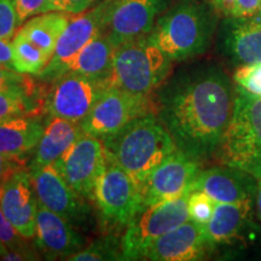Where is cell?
<instances>
[{"label": "cell", "instance_id": "cell-41", "mask_svg": "<svg viewBox=\"0 0 261 261\" xmlns=\"http://www.w3.org/2000/svg\"><path fill=\"white\" fill-rule=\"evenodd\" d=\"M256 16L261 19V5H260V10H259V12H257V15H256Z\"/></svg>", "mask_w": 261, "mask_h": 261}, {"label": "cell", "instance_id": "cell-20", "mask_svg": "<svg viewBox=\"0 0 261 261\" xmlns=\"http://www.w3.org/2000/svg\"><path fill=\"white\" fill-rule=\"evenodd\" d=\"M83 133L81 123L48 115L44 133L33 152L29 171L56 162Z\"/></svg>", "mask_w": 261, "mask_h": 261}, {"label": "cell", "instance_id": "cell-1", "mask_svg": "<svg viewBox=\"0 0 261 261\" xmlns=\"http://www.w3.org/2000/svg\"><path fill=\"white\" fill-rule=\"evenodd\" d=\"M236 90L218 65L177 75L156 97V115L178 150L196 161L214 156L233 112Z\"/></svg>", "mask_w": 261, "mask_h": 261}, {"label": "cell", "instance_id": "cell-10", "mask_svg": "<svg viewBox=\"0 0 261 261\" xmlns=\"http://www.w3.org/2000/svg\"><path fill=\"white\" fill-rule=\"evenodd\" d=\"M200 171V161L189 158L177 149L139 185L142 210L189 195Z\"/></svg>", "mask_w": 261, "mask_h": 261}, {"label": "cell", "instance_id": "cell-19", "mask_svg": "<svg viewBox=\"0 0 261 261\" xmlns=\"http://www.w3.org/2000/svg\"><path fill=\"white\" fill-rule=\"evenodd\" d=\"M221 54L233 65L261 62V19L226 17L220 27Z\"/></svg>", "mask_w": 261, "mask_h": 261}, {"label": "cell", "instance_id": "cell-36", "mask_svg": "<svg viewBox=\"0 0 261 261\" xmlns=\"http://www.w3.org/2000/svg\"><path fill=\"white\" fill-rule=\"evenodd\" d=\"M0 64L14 69V62H12V46L11 41H6L0 39Z\"/></svg>", "mask_w": 261, "mask_h": 261}, {"label": "cell", "instance_id": "cell-17", "mask_svg": "<svg viewBox=\"0 0 261 261\" xmlns=\"http://www.w3.org/2000/svg\"><path fill=\"white\" fill-rule=\"evenodd\" d=\"M0 207L22 237L27 241L35 237L39 203L31 172L21 169L0 188Z\"/></svg>", "mask_w": 261, "mask_h": 261}, {"label": "cell", "instance_id": "cell-27", "mask_svg": "<svg viewBox=\"0 0 261 261\" xmlns=\"http://www.w3.org/2000/svg\"><path fill=\"white\" fill-rule=\"evenodd\" d=\"M70 261H98V260H123L121 242L116 240V237L108 236L100 240L94 241L71 255Z\"/></svg>", "mask_w": 261, "mask_h": 261}, {"label": "cell", "instance_id": "cell-32", "mask_svg": "<svg viewBox=\"0 0 261 261\" xmlns=\"http://www.w3.org/2000/svg\"><path fill=\"white\" fill-rule=\"evenodd\" d=\"M18 25L15 0H0V39L12 41Z\"/></svg>", "mask_w": 261, "mask_h": 261}, {"label": "cell", "instance_id": "cell-21", "mask_svg": "<svg viewBox=\"0 0 261 261\" xmlns=\"http://www.w3.org/2000/svg\"><path fill=\"white\" fill-rule=\"evenodd\" d=\"M45 128L42 116H16L0 121V152L25 160Z\"/></svg>", "mask_w": 261, "mask_h": 261}, {"label": "cell", "instance_id": "cell-8", "mask_svg": "<svg viewBox=\"0 0 261 261\" xmlns=\"http://www.w3.org/2000/svg\"><path fill=\"white\" fill-rule=\"evenodd\" d=\"M156 114V103L151 96H140L110 86L81 121L86 135L103 140L115 135L137 117Z\"/></svg>", "mask_w": 261, "mask_h": 261}, {"label": "cell", "instance_id": "cell-2", "mask_svg": "<svg viewBox=\"0 0 261 261\" xmlns=\"http://www.w3.org/2000/svg\"><path fill=\"white\" fill-rule=\"evenodd\" d=\"M217 27V10L208 0H179L160 16L148 37L172 61L203 55Z\"/></svg>", "mask_w": 261, "mask_h": 261}, {"label": "cell", "instance_id": "cell-35", "mask_svg": "<svg viewBox=\"0 0 261 261\" xmlns=\"http://www.w3.org/2000/svg\"><path fill=\"white\" fill-rule=\"evenodd\" d=\"M32 79L25 74H21L12 68L0 64V91L10 89V87L21 86L31 81Z\"/></svg>", "mask_w": 261, "mask_h": 261}, {"label": "cell", "instance_id": "cell-34", "mask_svg": "<svg viewBox=\"0 0 261 261\" xmlns=\"http://www.w3.org/2000/svg\"><path fill=\"white\" fill-rule=\"evenodd\" d=\"M21 169H25L24 159L0 152V188Z\"/></svg>", "mask_w": 261, "mask_h": 261}, {"label": "cell", "instance_id": "cell-12", "mask_svg": "<svg viewBox=\"0 0 261 261\" xmlns=\"http://www.w3.org/2000/svg\"><path fill=\"white\" fill-rule=\"evenodd\" d=\"M104 163L106 151L102 140L83 133L55 165L77 195L93 202L94 187Z\"/></svg>", "mask_w": 261, "mask_h": 261}, {"label": "cell", "instance_id": "cell-31", "mask_svg": "<svg viewBox=\"0 0 261 261\" xmlns=\"http://www.w3.org/2000/svg\"><path fill=\"white\" fill-rule=\"evenodd\" d=\"M25 241L27 240L22 237L18 233V231L12 226V224L10 223L6 215L4 214V212H3L2 207H0V242L3 243V246L8 250L27 253L39 259L37 256V253L31 247H28Z\"/></svg>", "mask_w": 261, "mask_h": 261}, {"label": "cell", "instance_id": "cell-25", "mask_svg": "<svg viewBox=\"0 0 261 261\" xmlns=\"http://www.w3.org/2000/svg\"><path fill=\"white\" fill-rule=\"evenodd\" d=\"M71 16L74 15L67 12H45L25 21L17 33L41 48L51 60L58 39L69 24Z\"/></svg>", "mask_w": 261, "mask_h": 261}, {"label": "cell", "instance_id": "cell-7", "mask_svg": "<svg viewBox=\"0 0 261 261\" xmlns=\"http://www.w3.org/2000/svg\"><path fill=\"white\" fill-rule=\"evenodd\" d=\"M188 196L143 208L127 225L121 238L123 260H143L148 248L189 220Z\"/></svg>", "mask_w": 261, "mask_h": 261}, {"label": "cell", "instance_id": "cell-29", "mask_svg": "<svg viewBox=\"0 0 261 261\" xmlns=\"http://www.w3.org/2000/svg\"><path fill=\"white\" fill-rule=\"evenodd\" d=\"M217 12L225 17H253L260 10L261 0H211Z\"/></svg>", "mask_w": 261, "mask_h": 261}, {"label": "cell", "instance_id": "cell-39", "mask_svg": "<svg viewBox=\"0 0 261 261\" xmlns=\"http://www.w3.org/2000/svg\"><path fill=\"white\" fill-rule=\"evenodd\" d=\"M256 210H257V215H259L260 220H261V179H259L257 181V191H256Z\"/></svg>", "mask_w": 261, "mask_h": 261}, {"label": "cell", "instance_id": "cell-14", "mask_svg": "<svg viewBox=\"0 0 261 261\" xmlns=\"http://www.w3.org/2000/svg\"><path fill=\"white\" fill-rule=\"evenodd\" d=\"M29 172L39 205L61 215L70 224L87 219L90 207L86 200L69 187L55 162Z\"/></svg>", "mask_w": 261, "mask_h": 261}, {"label": "cell", "instance_id": "cell-23", "mask_svg": "<svg viewBox=\"0 0 261 261\" xmlns=\"http://www.w3.org/2000/svg\"><path fill=\"white\" fill-rule=\"evenodd\" d=\"M114 50L115 46L110 39L103 32H99L76 55L65 73H75L93 79L109 80L113 69Z\"/></svg>", "mask_w": 261, "mask_h": 261}, {"label": "cell", "instance_id": "cell-28", "mask_svg": "<svg viewBox=\"0 0 261 261\" xmlns=\"http://www.w3.org/2000/svg\"><path fill=\"white\" fill-rule=\"evenodd\" d=\"M217 202L203 191L194 190L188 196V213L189 219L196 223L205 225L213 217Z\"/></svg>", "mask_w": 261, "mask_h": 261}, {"label": "cell", "instance_id": "cell-9", "mask_svg": "<svg viewBox=\"0 0 261 261\" xmlns=\"http://www.w3.org/2000/svg\"><path fill=\"white\" fill-rule=\"evenodd\" d=\"M110 86L109 80L65 73L51 81L45 98L46 114L81 123Z\"/></svg>", "mask_w": 261, "mask_h": 261}, {"label": "cell", "instance_id": "cell-40", "mask_svg": "<svg viewBox=\"0 0 261 261\" xmlns=\"http://www.w3.org/2000/svg\"><path fill=\"white\" fill-rule=\"evenodd\" d=\"M5 250H6V248H5L4 246H3V243H2V242H0V256L3 255V253H4Z\"/></svg>", "mask_w": 261, "mask_h": 261}, {"label": "cell", "instance_id": "cell-13", "mask_svg": "<svg viewBox=\"0 0 261 261\" xmlns=\"http://www.w3.org/2000/svg\"><path fill=\"white\" fill-rule=\"evenodd\" d=\"M112 0H103L96 8L80 15H74L69 24L62 33L50 62L38 77L42 81H54L67 71L76 55L99 32H102L104 17Z\"/></svg>", "mask_w": 261, "mask_h": 261}, {"label": "cell", "instance_id": "cell-18", "mask_svg": "<svg viewBox=\"0 0 261 261\" xmlns=\"http://www.w3.org/2000/svg\"><path fill=\"white\" fill-rule=\"evenodd\" d=\"M87 246L86 240L61 215L39 205L35 224V249L48 260L65 259Z\"/></svg>", "mask_w": 261, "mask_h": 261}, {"label": "cell", "instance_id": "cell-4", "mask_svg": "<svg viewBox=\"0 0 261 261\" xmlns=\"http://www.w3.org/2000/svg\"><path fill=\"white\" fill-rule=\"evenodd\" d=\"M233 112L214 156L261 179V97L236 86Z\"/></svg>", "mask_w": 261, "mask_h": 261}, {"label": "cell", "instance_id": "cell-24", "mask_svg": "<svg viewBox=\"0 0 261 261\" xmlns=\"http://www.w3.org/2000/svg\"><path fill=\"white\" fill-rule=\"evenodd\" d=\"M46 93L34 81L0 91V121L16 116H42Z\"/></svg>", "mask_w": 261, "mask_h": 261}, {"label": "cell", "instance_id": "cell-38", "mask_svg": "<svg viewBox=\"0 0 261 261\" xmlns=\"http://www.w3.org/2000/svg\"><path fill=\"white\" fill-rule=\"evenodd\" d=\"M47 12H67L68 0H46Z\"/></svg>", "mask_w": 261, "mask_h": 261}, {"label": "cell", "instance_id": "cell-3", "mask_svg": "<svg viewBox=\"0 0 261 261\" xmlns=\"http://www.w3.org/2000/svg\"><path fill=\"white\" fill-rule=\"evenodd\" d=\"M106 154L139 185L177 150L156 114L137 117L115 135L104 138Z\"/></svg>", "mask_w": 261, "mask_h": 261}, {"label": "cell", "instance_id": "cell-5", "mask_svg": "<svg viewBox=\"0 0 261 261\" xmlns=\"http://www.w3.org/2000/svg\"><path fill=\"white\" fill-rule=\"evenodd\" d=\"M172 60L148 35L117 45L114 50L112 86L140 96H151L168 77Z\"/></svg>", "mask_w": 261, "mask_h": 261}, {"label": "cell", "instance_id": "cell-22", "mask_svg": "<svg viewBox=\"0 0 261 261\" xmlns=\"http://www.w3.org/2000/svg\"><path fill=\"white\" fill-rule=\"evenodd\" d=\"M254 201L240 203H217L213 217L203 225L208 240L214 246L230 243L241 236L249 223Z\"/></svg>", "mask_w": 261, "mask_h": 261}, {"label": "cell", "instance_id": "cell-33", "mask_svg": "<svg viewBox=\"0 0 261 261\" xmlns=\"http://www.w3.org/2000/svg\"><path fill=\"white\" fill-rule=\"evenodd\" d=\"M15 5L19 25L34 16L47 12L46 0H15Z\"/></svg>", "mask_w": 261, "mask_h": 261}, {"label": "cell", "instance_id": "cell-6", "mask_svg": "<svg viewBox=\"0 0 261 261\" xmlns=\"http://www.w3.org/2000/svg\"><path fill=\"white\" fill-rule=\"evenodd\" d=\"M93 203L102 223L112 230L126 228L142 210L138 185L107 154L94 187Z\"/></svg>", "mask_w": 261, "mask_h": 261}, {"label": "cell", "instance_id": "cell-15", "mask_svg": "<svg viewBox=\"0 0 261 261\" xmlns=\"http://www.w3.org/2000/svg\"><path fill=\"white\" fill-rule=\"evenodd\" d=\"M215 246L208 240L203 225L189 219L163 234L148 248L143 260L197 261L204 260Z\"/></svg>", "mask_w": 261, "mask_h": 261}, {"label": "cell", "instance_id": "cell-37", "mask_svg": "<svg viewBox=\"0 0 261 261\" xmlns=\"http://www.w3.org/2000/svg\"><path fill=\"white\" fill-rule=\"evenodd\" d=\"M94 0H68L67 14L70 15H80L86 11L91 5L93 4Z\"/></svg>", "mask_w": 261, "mask_h": 261}, {"label": "cell", "instance_id": "cell-11", "mask_svg": "<svg viewBox=\"0 0 261 261\" xmlns=\"http://www.w3.org/2000/svg\"><path fill=\"white\" fill-rule=\"evenodd\" d=\"M173 0H112L102 32L114 46L148 35Z\"/></svg>", "mask_w": 261, "mask_h": 261}, {"label": "cell", "instance_id": "cell-26", "mask_svg": "<svg viewBox=\"0 0 261 261\" xmlns=\"http://www.w3.org/2000/svg\"><path fill=\"white\" fill-rule=\"evenodd\" d=\"M11 46L14 69L21 74L38 76L50 62V57L41 48L19 33H16Z\"/></svg>", "mask_w": 261, "mask_h": 261}, {"label": "cell", "instance_id": "cell-16", "mask_svg": "<svg viewBox=\"0 0 261 261\" xmlns=\"http://www.w3.org/2000/svg\"><path fill=\"white\" fill-rule=\"evenodd\" d=\"M257 179L231 166H214L198 172L191 191L200 190L217 203H240L255 201Z\"/></svg>", "mask_w": 261, "mask_h": 261}, {"label": "cell", "instance_id": "cell-30", "mask_svg": "<svg viewBox=\"0 0 261 261\" xmlns=\"http://www.w3.org/2000/svg\"><path fill=\"white\" fill-rule=\"evenodd\" d=\"M233 81L244 92L261 97V62L238 65L233 73Z\"/></svg>", "mask_w": 261, "mask_h": 261}]
</instances>
